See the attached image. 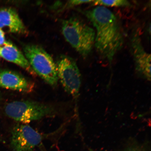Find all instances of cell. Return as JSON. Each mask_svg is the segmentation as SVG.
<instances>
[{"mask_svg": "<svg viewBox=\"0 0 151 151\" xmlns=\"http://www.w3.org/2000/svg\"><path fill=\"white\" fill-rule=\"evenodd\" d=\"M83 14L96 28L94 46L98 54L111 64L124 43L123 34L117 18L103 6L85 11Z\"/></svg>", "mask_w": 151, "mask_h": 151, "instance_id": "6da1fadb", "label": "cell"}, {"mask_svg": "<svg viewBox=\"0 0 151 151\" xmlns=\"http://www.w3.org/2000/svg\"><path fill=\"white\" fill-rule=\"evenodd\" d=\"M62 33L66 40L81 56L89 55L94 46L96 32L78 18L72 17L63 21Z\"/></svg>", "mask_w": 151, "mask_h": 151, "instance_id": "7a4b0ae2", "label": "cell"}, {"mask_svg": "<svg viewBox=\"0 0 151 151\" xmlns=\"http://www.w3.org/2000/svg\"><path fill=\"white\" fill-rule=\"evenodd\" d=\"M4 110L9 117L23 124L53 116L57 113L51 106L29 101L11 102L6 106Z\"/></svg>", "mask_w": 151, "mask_h": 151, "instance_id": "3957f363", "label": "cell"}, {"mask_svg": "<svg viewBox=\"0 0 151 151\" xmlns=\"http://www.w3.org/2000/svg\"><path fill=\"white\" fill-rule=\"evenodd\" d=\"M25 56L36 75L47 84L55 86L58 81L56 64L42 47L34 45L23 46Z\"/></svg>", "mask_w": 151, "mask_h": 151, "instance_id": "277c9868", "label": "cell"}, {"mask_svg": "<svg viewBox=\"0 0 151 151\" xmlns=\"http://www.w3.org/2000/svg\"><path fill=\"white\" fill-rule=\"evenodd\" d=\"M58 80L67 93L76 99L81 84V76L76 62L67 56H61L56 64Z\"/></svg>", "mask_w": 151, "mask_h": 151, "instance_id": "5b68a950", "label": "cell"}, {"mask_svg": "<svg viewBox=\"0 0 151 151\" xmlns=\"http://www.w3.org/2000/svg\"><path fill=\"white\" fill-rule=\"evenodd\" d=\"M45 137L29 126L18 124L11 133V146L14 151H34Z\"/></svg>", "mask_w": 151, "mask_h": 151, "instance_id": "8992f818", "label": "cell"}, {"mask_svg": "<svg viewBox=\"0 0 151 151\" xmlns=\"http://www.w3.org/2000/svg\"><path fill=\"white\" fill-rule=\"evenodd\" d=\"M130 48L134 62L135 70L139 76L151 81V54L143 47L139 32L135 30L130 39Z\"/></svg>", "mask_w": 151, "mask_h": 151, "instance_id": "52a82bcc", "label": "cell"}, {"mask_svg": "<svg viewBox=\"0 0 151 151\" xmlns=\"http://www.w3.org/2000/svg\"><path fill=\"white\" fill-rule=\"evenodd\" d=\"M0 87L17 91L30 92L34 84L23 76L9 70H0Z\"/></svg>", "mask_w": 151, "mask_h": 151, "instance_id": "ba28073f", "label": "cell"}, {"mask_svg": "<svg viewBox=\"0 0 151 151\" xmlns=\"http://www.w3.org/2000/svg\"><path fill=\"white\" fill-rule=\"evenodd\" d=\"M5 27L12 33L24 34L27 32L18 13L9 7L0 9V28Z\"/></svg>", "mask_w": 151, "mask_h": 151, "instance_id": "9c48e42d", "label": "cell"}, {"mask_svg": "<svg viewBox=\"0 0 151 151\" xmlns=\"http://www.w3.org/2000/svg\"><path fill=\"white\" fill-rule=\"evenodd\" d=\"M1 56L5 60L20 66L32 76L36 74L32 68L27 58L16 47L6 42L1 49Z\"/></svg>", "mask_w": 151, "mask_h": 151, "instance_id": "30bf717a", "label": "cell"}, {"mask_svg": "<svg viewBox=\"0 0 151 151\" xmlns=\"http://www.w3.org/2000/svg\"><path fill=\"white\" fill-rule=\"evenodd\" d=\"M92 5L98 6L109 7H129L131 6V3L126 0H96L92 2Z\"/></svg>", "mask_w": 151, "mask_h": 151, "instance_id": "8fae6325", "label": "cell"}, {"mask_svg": "<svg viewBox=\"0 0 151 151\" xmlns=\"http://www.w3.org/2000/svg\"><path fill=\"white\" fill-rule=\"evenodd\" d=\"M93 1H82V0H72L69 1L67 3V6L69 7L76 6L84 4L91 3Z\"/></svg>", "mask_w": 151, "mask_h": 151, "instance_id": "7c38bea8", "label": "cell"}, {"mask_svg": "<svg viewBox=\"0 0 151 151\" xmlns=\"http://www.w3.org/2000/svg\"><path fill=\"white\" fill-rule=\"evenodd\" d=\"M6 42L4 32L0 28V46L4 45Z\"/></svg>", "mask_w": 151, "mask_h": 151, "instance_id": "4fadbf2b", "label": "cell"}, {"mask_svg": "<svg viewBox=\"0 0 151 151\" xmlns=\"http://www.w3.org/2000/svg\"><path fill=\"white\" fill-rule=\"evenodd\" d=\"M127 151H141L138 150H137V149H130L129 150H128Z\"/></svg>", "mask_w": 151, "mask_h": 151, "instance_id": "5bb4252c", "label": "cell"}, {"mask_svg": "<svg viewBox=\"0 0 151 151\" xmlns=\"http://www.w3.org/2000/svg\"><path fill=\"white\" fill-rule=\"evenodd\" d=\"M41 151H46L44 149H43V148H42V147H41Z\"/></svg>", "mask_w": 151, "mask_h": 151, "instance_id": "9a60e30c", "label": "cell"}, {"mask_svg": "<svg viewBox=\"0 0 151 151\" xmlns=\"http://www.w3.org/2000/svg\"><path fill=\"white\" fill-rule=\"evenodd\" d=\"M1 47H0V56H1Z\"/></svg>", "mask_w": 151, "mask_h": 151, "instance_id": "2e32d148", "label": "cell"}]
</instances>
